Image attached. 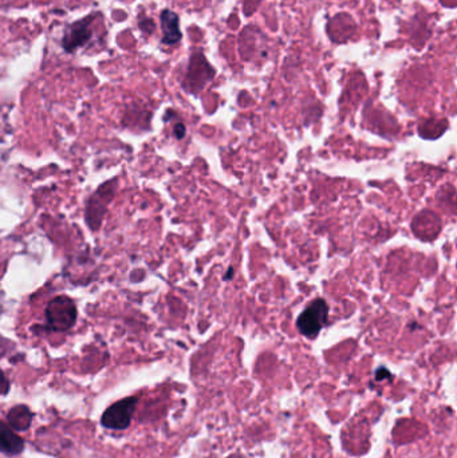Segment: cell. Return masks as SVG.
<instances>
[{"instance_id":"cell-8","label":"cell","mask_w":457,"mask_h":458,"mask_svg":"<svg viewBox=\"0 0 457 458\" xmlns=\"http://www.w3.org/2000/svg\"><path fill=\"white\" fill-rule=\"evenodd\" d=\"M8 422H10L11 429L19 430H27L31 425L32 422V414L26 406H16V408L11 409L10 413H8Z\"/></svg>"},{"instance_id":"cell-9","label":"cell","mask_w":457,"mask_h":458,"mask_svg":"<svg viewBox=\"0 0 457 458\" xmlns=\"http://www.w3.org/2000/svg\"><path fill=\"white\" fill-rule=\"evenodd\" d=\"M8 390H10V382H8L4 373L0 370V395L7 394Z\"/></svg>"},{"instance_id":"cell-10","label":"cell","mask_w":457,"mask_h":458,"mask_svg":"<svg viewBox=\"0 0 457 458\" xmlns=\"http://www.w3.org/2000/svg\"><path fill=\"white\" fill-rule=\"evenodd\" d=\"M385 378H391V373H389L385 368L378 369L377 373H376V379H377V381H383V379Z\"/></svg>"},{"instance_id":"cell-4","label":"cell","mask_w":457,"mask_h":458,"mask_svg":"<svg viewBox=\"0 0 457 458\" xmlns=\"http://www.w3.org/2000/svg\"><path fill=\"white\" fill-rule=\"evenodd\" d=\"M137 403H139V398L128 397L113 403L102 414L101 424L110 430L128 429L131 417L136 411Z\"/></svg>"},{"instance_id":"cell-3","label":"cell","mask_w":457,"mask_h":458,"mask_svg":"<svg viewBox=\"0 0 457 458\" xmlns=\"http://www.w3.org/2000/svg\"><path fill=\"white\" fill-rule=\"evenodd\" d=\"M327 312H329V307L324 299H316L311 301L310 306L306 307L298 318L297 327L300 333L310 339L318 336L326 323Z\"/></svg>"},{"instance_id":"cell-2","label":"cell","mask_w":457,"mask_h":458,"mask_svg":"<svg viewBox=\"0 0 457 458\" xmlns=\"http://www.w3.org/2000/svg\"><path fill=\"white\" fill-rule=\"evenodd\" d=\"M115 191H117V179H113L102 184L89 199L86 206V223L93 231L101 227L102 220L106 214L107 207L114 198Z\"/></svg>"},{"instance_id":"cell-6","label":"cell","mask_w":457,"mask_h":458,"mask_svg":"<svg viewBox=\"0 0 457 458\" xmlns=\"http://www.w3.org/2000/svg\"><path fill=\"white\" fill-rule=\"evenodd\" d=\"M24 449V441L16 435L15 430L0 422V452L7 456L21 454Z\"/></svg>"},{"instance_id":"cell-5","label":"cell","mask_w":457,"mask_h":458,"mask_svg":"<svg viewBox=\"0 0 457 458\" xmlns=\"http://www.w3.org/2000/svg\"><path fill=\"white\" fill-rule=\"evenodd\" d=\"M91 37H93L91 19L85 18L67 27L63 38H62V46L67 53H72V51L85 46L91 39Z\"/></svg>"},{"instance_id":"cell-7","label":"cell","mask_w":457,"mask_h":458,"mask_svg":"<svg viewBox=\"0 0 457 458\" xmlns=\"http://www.w3.org/2000/svg\"><path fill=\"white\" fill-rule=\"evenodd\" d=\"M161 27H163V42L165 45H174L182 39L180 32L179 16L169 10L161 13Z\"/></svg>"},{"instance_id":"cell-11","label":"cell","mask_w":457,"mask_h":458,"mask_svg":"<svg viewBox=\"0 0 457 458\" xmlns=\"http://www.w3.org/2000/svg\"><path fill=\"white\" fill-rule=\"evenodd\" d=\"M174 133H176L177 139H182V137L185 136L184 125H182V123H179V125H176V128H174Z\"/></svg>"},{"instance_id":"cell-1","label":"cell","mask_w":457,"mask_h":458,"mask_svg":"<svg viewBox=\"0 0 457 458\" xmlns=\"http://www.w3.org/2000/svg\"><path fill=\"white\" fill-rule=\"evenodd\" d=\"M77 322V306L72 299L61 295L48 301L46 323L53 331H67Z\"/></svg>"}]
</instances>
